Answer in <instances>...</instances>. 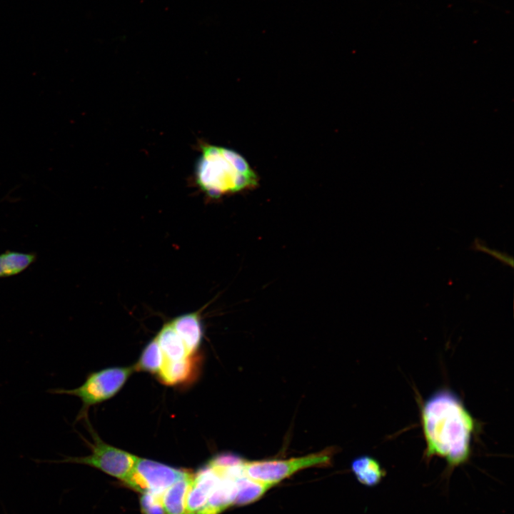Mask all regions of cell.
<instances>
[{"label":"cell","mask_w":514,"mask_h":514,"mask_svg":"<svg viewBox=\"0 0 514 514\" xmlns=\"http://www.w3.org/2000/svg\"><path fill=\"white\" fill-rule=\"evenodd\" d=\"M236 493V478L221 477L205 506L193 514H219L233 505Z\"/></svg>","instance_id":"obj_8"},{"label":"cell","mask_w":514,"mask_h":514,"mask_svg":"<svg viewBox=\"0 0 514 514\" xmlns=\"http://www.w3.org/2000/svg\"><path fill=\"white\" fill-rule=\"evenodd\" d=\"M162 494L143 493L140 504L143 514H165Z\"/></svg>","instance_id":"obj_17"},{"label":"cell","mask_w":514,"mask_h":514,"mask_svg":"<svg viewBox=\"0 0 514 514\" xmlns=\"http://www.w3.org/2000/svg\"><path fill=\"white\" fill-rule=\"evenodd\" d=\"M187 472L137 457L131 473L124 481L131 488L143 493L162 494Z\"/></svg>","instance_id":"obj_6"},{"label":"cell","mask_w":514,"mask_h":514,"mask_svg":"<svg viewBox=\"0 0 514 514\" xmlns=\"http://www.w3.org/2000/svg\"><path fill=\"white\" fill-rule=\"evenodd\" d=\"M334 451L333 448H328L298 458L246 461L243 470L252 480L273 486L301 470L331 465Z\"/></svg>","instance_id":"obj_4"},{"label":"cell","mask_w":514,"mask_h":514,"mask_svg":"<svg viewBox=\"0 0 514 514\" xmlns=\"http://www.w3.org/2000/svg\"><path fill=\"white\" fill-rule=\"evenodd\" d=\"M246 460L235 453H224L213 458L209 464L218 467H230L243 465Z\"/></svg>","instance_id":"obj_18"},{"label":"cell","mask_w":514,"mask_h":514,"mask_svg":"<svg viewBox=\"0 0 514 514\" xmlns=\"http://www.w3.org/2000/svg\"><path fill=\"white\" fill-rule=\"evenodd\" d=\"M170 323L182 339L188 354L193 355L200 346L203 335L199 314L194 312L183 314Z\"/></svg>","instance_id":"obj_9"},{"label":"cell","mask_w":514,"mask_h":514,"mask_svg":"<svg viewBox=\"0 0 514 514\" xmlns=\"http://www.w3.org/2000/svg\"><path fill=\"white\" fill-rule=\"evenodd\" d=\"M420 413L425 458H443L450 471L466 463L476 423L457 394L445 388L435 391L423 403Z\"/></svg>","instance_id":"obj_1"},{"label":"cell","mask_w":514,"mask_h":514,"mask_svg":"<svg viewBox=\"0 0 514 514\" xmlns=\"http://www.w3.org/2000/svg\"><path fill=\"white\" fill-rule=\"evenodd\" d=\"M156 338L165 359L178 361L191 356L170 322L163 326Z\"/></svg>","instance_id":"obj_14"},{"label":"cell","mask_w":514,"mask_h":514,"mask_svg":"<svg viewBox=\"0 0 514 514\" xmlns=\"http://www.w3.org/2000/svg\"><path fill=\"white\" fill-rule=\"evenodd\" d=\"M199 187L212 198L255 188L256 172L236 151L222 146L204 144L195 169Z\"/></svg>","instance_id":"obj_2"},{"label":"cell","mask_w":514,"mask_h":514,"mask_svg":"<svg viewBox=\"0 0 514 514\" xmlns=\"http://www.w3.org/2000/svg\"><path fill=\"white\" fill-rule=\"evenodd\" d=\"M37 258L35 252L4 251L0 253V278L19 275L34 264Z\"/></svg>","instance_id":"obj_13"},{"label":"cell","mask_w":514,"mask_h":514,"mask_svg":"<svg viewBox=\"0 0 514 514\" xmlns=\"http://www.w3.org/2000/svg\"><path fill=\"white\" fill-rule=\"evenodd\" d=\"M220 477L208 465L200 469L193 475V479L186 500L187 513H193L201 510L218 483Z\"/></svg>","instance_id":"obj_7"},{"label":"cell","mask_w":514,"mask_h":514,"mask_svg":"<svg viewBox=\"0 0 514 514\" xmlns=\"http://www.w3.org/2000/svg\"><path fill=\"white\" fill-rule=\"evenodd\" d=\"M351 468L358 481L368 487L378 485L386 475V471L380 463L369 455L355 458Z\"/></svg>","instance_id":"obj_12"},{"label":"cell","mask_w":514,"mask_h":514,"mask_svg":"<svg viewBox=\"0 0 514 514\" xmlns=\"http://www.w3.org/2000/svg\"><path fill=\"white\" fill-rule=\"evenodd\" d=\"M193 479V475L187 472L163 492L162 503L166 514H188L186 500Z\"/></svg>","instance_id":"obj_11"},{"label":"cell","mask_w":514,"mask_h":514,"mask_svg":"<svg viewBox=\"0 0 514 514\" xmlns=\"http://www.w3.org/2000/svg\"><path fill=\"white\" fill-rule=\"evenodd\" d=\"M188 514H192V513H188Z\"/></svg>","instance_id":"obj_20"},{"label":"cell","mask_w":514,"mask_h":514,"mask_svg":"<svg viewBox=\"0 0 514 514\" xmlns=\"http://www.w3.org/2000/svg\"><path fill=\"white\" fill-rule=\"evenodd\" d=\"M471 248L477 251L486 253L495 258L502 261L503 263L508 265L512 268L513 267V258L512 256H509L507 254L501 253L497 250L489 248L485 244H483L481 241L478 238L473 241L471 245Z\"/></svg>","instance_id":"obj_19"},{"label":"cell","mask_w":514,"mask_h":514,"mask_svg":"<svg viewBox=\"0 0 514 514\" xmlns=\"http://www.w3.org/2000/svg\"><path fill=\"white\" fill-rule=\"evenodd\" d=\"M163 355L156 338L150 341L143 349L138 361L133 366L136 371L158 373L163 363Z\"/></svg>","instance_id":"obj_16"},{"label":"cell","mask_w":514,"mask_h":514,"mask_svg":"<svg viewBox=\"0 0 514 514\" xmlns=\"http://www.w3.org/2000/svg\"><path fill=\"white\" fill-rule=\"evenodd\" d=\"M135 371L133 366L107 368L90 373L84 382L77 388L71 389L53 388L48 392L52 394H65L79 398L82 403V406L76 420H86L89 408L104 402L116 394Z\"/></svg>","instance_id":"obj_3"},{"label":"cell","mask_w":514,"mask_h":514,"mask_svg":"<svg viewBox=\"0 0 514 514\" xmlns=\"http://www.w3.org/2000/svg\"><path fill=\"white\" fill-rule=\"evenodd\" d=\"M85 420L93 440L92 443L86 440L91 449V454L81 457L66 456L61 460L50 462L86 465L124 481L131 473L137 457L106 443L93 429L88 419Z\"/></svg>","instance_id":"obj_5"},{"label":"cell","mask_w":514,"mask_h":514,"mask_svg":"<svg viewBox=\"0 0 514 514\" xmlns=\"http://www.w3.org/2000/svg\"><path fill=\"white\" fill-rule=\"evenodd\" d=\"M196 366V358L194 357V354L178 361H169L164 358L158 376L161 381L166 385L182 384L193 377Z\"/></svg>","instance_id":"obj_10"},{"label":"cell","mask_w":514,"mask_h":514,"mask_svg":"<svg viewBox=\"0 0 514 514\" xmlns=\"http://www.w3.org/2000/svg\"><path fill=\"white\" fill-rule=\"evenodd\" d=\"M237 493L233 505H248L261 498L273 485L248 478L246 474L236 478Z\"/></svg>","instance_id":"obj_15"}]
</instances>
